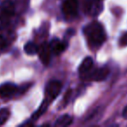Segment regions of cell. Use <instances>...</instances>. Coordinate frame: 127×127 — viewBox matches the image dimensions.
<instances>
[{
	"label": "cell",
	"mask_w": 127,
	"mask_h": 127,
	"mask_svg": "<svg viewBox=\"0 0 127 127\" xmlns=\"http://www.w3.org/2000/svg\"><path fill=\"white\" fill-rule=\"evenodd\" d=\"M123 117L125 119H127V106L124 109V112H123Z\"/></svg>",
	"instance_id": "obj_16"
},
{
	"label": "cell",
	"mask_w": 127,
	"mask_h": 127,
	"mask_svg": "<svg viewBox=\"0 0 127 127\" xmlns=\"http://www.w3.org/2000/svg\"><path fill=\"white\" fill-rule=\"evenodd\" d=\"M62 88V85L60 81L52 80V81L49 82L47 86H46V95H47V98L49 101L55 99L60 94Z\"/></svg>",
	"instance_id": "obj_2"
},
{
	"label": "cell",
	"mask_w": 127,
	"mask_h": 127,
	"mask_svg": "<svg viewBox=\"0 0 127 127\" xmlns=\"http://www.w3.org/2000/svg\"><path fill=\"white\" fill-rule=\"evenodd\" d=\"M120 44L122 45H127V33L124 34L120 39Z\"/></svg>",
	"instance_id": "obj_15"
},
{
	"label": "cell",
	"mask_w": 127,
	"mask_h": 127,
	"mask_svg": "<svg viewBox=\"0 0 127 127\" xmlns=\"http://www.w3.org/2000/svg\"><path fill=\"white\" fill-rule=\"evenodd\" d=\"M73 122V118L71 116L65 114V115H62L55 122V126H70Z\"/></svg>",
	"instance_id": "obj_11"
},
{
	"label": "cell",
	"mask_w": 127,
	"mask_h": 127,
	"mask_svg": "<svg viewBox=\"0 0 127 127\" xmlns=\"http://www.w3.org/2000/svg\"><path fill=\"white\" fill-rule=\"evenodd\" d=\"M84 32L87 36L89 44L94 47L100 46L105 40V33L103 26L99 23L94 22L84 28Z\"/></svg>",
	"instance_id": "obj_1"
},
{
	"label": "cell",
	"mask_w": 127,
	"mask_h": 127,
	"mask_svg": "<svg viewBox=\"0 0 127 127\" xmlns=\"http://www.w3.org/2000/svg\"><path fill=\"white\" fill-rule=\"evenodd\" d=\"M51 52L54 55H60L62 52H63L67 48V44L64 42H62L61 40L57 38H55L49 44Z\"/></svg>",
	"instance_id": "obj_9"
},
{
	"label": "cell",
	"mask_w": 127,
	"mask_h": 127,
	"mask_svg": "<svg viewBox=\"0 0 127 127\" xmlns=\"http://www.w3.org/2000/svg\"><path fill=\"white\" fill-rule=\"evenodd\" d=\"M18 88L11 83H5L0 86V98H10L17 94Z\"/></svg>",
	"instance_id": "obj_4"
},
{
	"label": "cell",
	"mask_w": 127,
	"mask_h": 127,
	"mask_svg": "<svg viewBox=\"0 0 127 127\" xmlns=\"http://www.w3.org/2000/svg\"><path fill=\"white\" fill-rule=\"evenodd\" d=\"M14 10H15V7H14L13 2L10 1V0H7L3 3V6H2V17L3 18H8L10 16L13 15Z\"/></svg>",
	"instance_id": "obj_10"
},
{
	"label": "cell",
	"mask_w": 127,
	"mask_h": 127,
	"mask_svg": "<svg viewBox=\"0 0 127 127\" xmlns=\"http://www.w3.org/2000/svg\"><path fill=\"white\" fill-rule=\"evenodd\" d=\"M49 100L48 99H46V100H44L43 102L42 103V105H41V106L39 107V109L36 111V112H35V113L32 115V119H33L34 121H35L37 119H38L40 116H42V114L45 112V111L47 110V108H48V105H49Z\"/></svg>",
	"instance_id": "obj_12"
},
{
	"label": "cell",
	"mask_w": 127,
	"mask_h": 127,
	"mask_svg": "<svg viewBox=\"0 0 127 127\" xmlns=\"http://www.w3.org/2000/svg\"><path fill=\"white\" fill-rule=\"evenodd\" d=\"M109 75V69L106 67H101L94 70V71L89 73L87 78H90L94 81H103Z\"/></svg>",
	"instance_id": "obj_7"
},
{
	"label": "cell",
	"mask_w": 127,
	"mask_h": 127,
	"mask_svg": "<svg viewBox=\"0 0 127 127\" xmlns=\"http://www.w3.org/2000/svg\"><path fill=\"white\" fill-rule=\"evenodd\" d=\"M62 11L67 17H74L78 11V0H65L62 4Z\"/></svg>",
	"instance_id": "obj_3"
},
{
	"label": "cell",
	"mask_w": 127,
	"mask_h": 127,
	"mask_svg": "<svg viewBox=\"0 0 127 127\" xmlns=\"http://www.w3.org/2000/svg\"><path fill=\"white\" fill-rule=\"evenodd\" d=\"M86 10L87 13L92 16L99 15L103 10L101 0H88L86 4Z\"/></svg>",
	"instance_id": "obj_5"
},
{
	"label": "cell",
	"mask_w": 127,
	"mask_h": 127,
	"mask_svg": "<svg viewBox=\"0 0 127 127\" xmlns=\"http://www.w3.org/2000/svg\"><path fill=\"white\" fill-rule=\"evenodd\" d=\"M38 53H39V58H40L41 61L42 62V64L48 65L50 61V56H51V50L49 47V44H42L40 46L38 50Z\"/></svg>",
	"instance_id": "obj_8"
},
{
	"label": "cell",
	"mask_w": 127,
	"mask_h": 127,
	"mask_svg": "<svg viewBox=\"0 0 127 127\" xmlns=\"http://www.w3.org/2000/svg\"><path fill=\"white\" fill-rule=\"evenodd\" d=\"M94 65V61L92 58L87 57L81 62L80 67H79V73L81 78H87L89 73L91 72V70Z\"/></svg>",
	"instance_id": "obj_6"
},
{
	"label": "cell",
	"mask_w": 127,
	"mask_h": 127,
	"mask_svg": "<svg viewBox=\"0 0 127 127\" xmlns=\"http://www.w3.org/2000/svg\"><path fill=\"white\" fill-rule=\"evenodd\" d=\"M10 111L6 108L0 109V126L3 125L10 118Z\"/></svg>",
	"instance_id": "obj_14"
},
{
	"label": "cell",
	"mask_w": 127,
	"mask_h": 127,
	"mask_svg": "<svg viewBox=\"0 0 127 127\" xmlns=\"http://www.w3.org/2000/svg\"><path fill=\"white\" fill-rule=\"evenodd\" d=\"M39 48L37 47V45L33 42H28L24 45V51L26 54L28 55H35L36 53H38Z\"/></svg>",
	"instance_id": "obj_13"
}]
</instances>
